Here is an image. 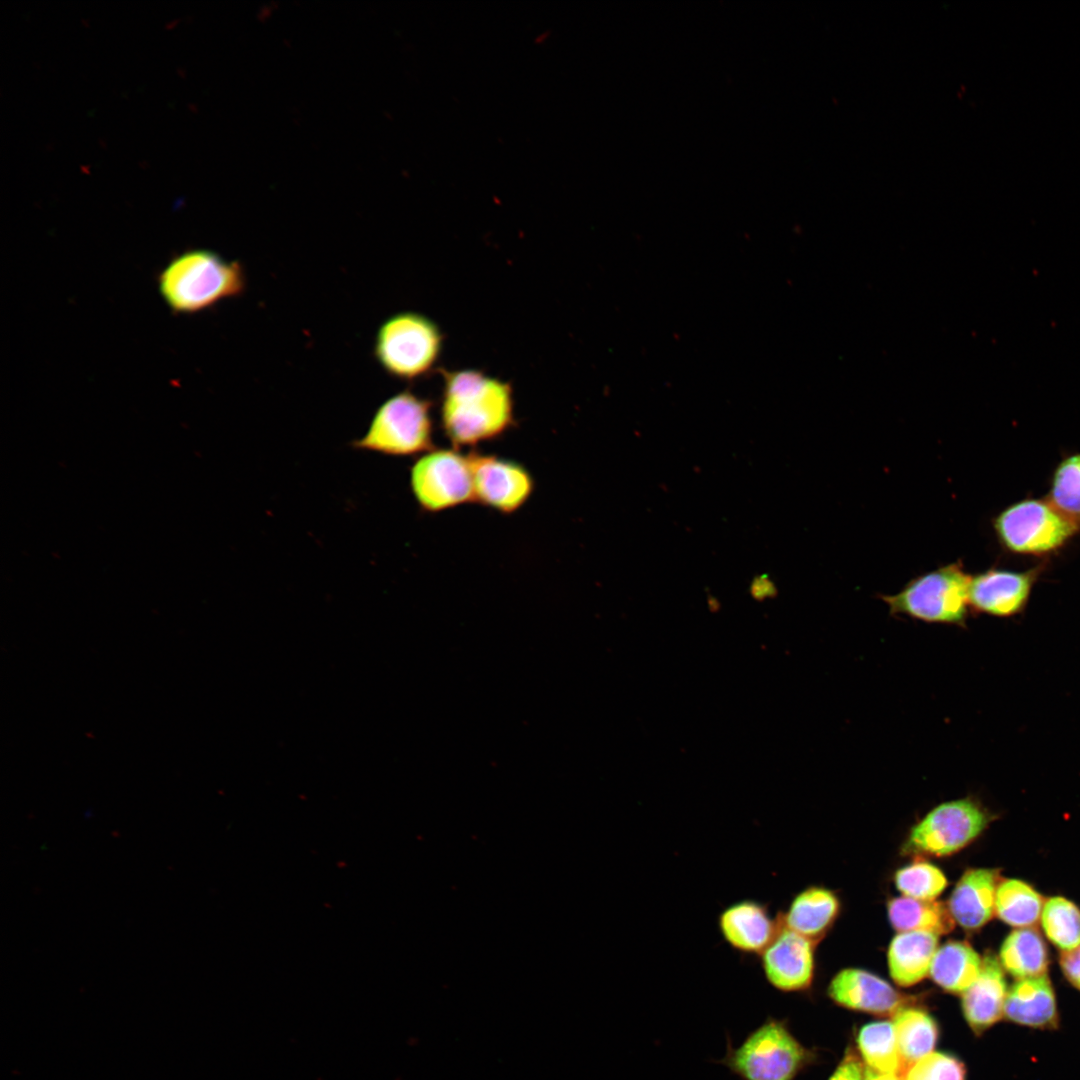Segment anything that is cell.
<instances>
[{"mask_svg": "<svg viewBox=\"0 0 1080 1080\" xmlns=\"http://www.w3.org/2000/svg\"><path fill=\"white\" fill-rule=\"evenodd\" d=\"M440 423L456 449L503 436L515 424L511 384L476 369L443 371Z\"/></svg>", "mask_w": 1080, "mask_h": 1080, "instance_id": "obj_1", "label": "cell"}, {"mask_svg": "<svg viewBox=\"0 0 1080 1080\" xmlns=\"http://www.w3.org/2000/svg\"><path fill=\"white\" fill-rule=\"evenodd\" d=\"M156 281L162 300L176 315L200 313L241 296L247 288L246 271L239 261L204 248L175 255Z\"/></svg>", "mask_w": 1080, "mask_h": 1080, "instance_id": "obj_2", "label": "cell"}, {"mask_svg": "<svg viewBox=\"0 0 1080 1080\" xmlns=\"http://www.w3.org/2000/svg\"><path fill=\"white\" fill-rule=\"evenodd\" d=\"M813 1057L785 1019L768 1016L737 1046L726 1033V1052L714 1062L726 1067L739 1080H795Z\"/></svg>", "mask_w": 1080, "mask_h": 1080, "instance_id": "obj_3", "label": "cell"}, {"mask_svg": "<svg viewBox=\"0 0 1080 1080\" xmlns=\"http://www.w3.org/2000/svg\"><path fill=\"white\" fill-rule=\"evenodd\" d=\"M443 334L429 317L418 312H399L378 328L373 354L391 377L412 381L428 375L439 360Z\"/></svg>", "mask_w": 1080, "mask_h": 1080, "instance_id": "obj_4", "label": "cell"}, {"mask_svg": "<svg viewBox=\"0 0 1080 1080\" xmlns=\"http://www.w3.org/2000/svg\"><path fill=\"white\" fill-rule=\"evenodd\" d=\"M431 401L405 390L384 401L354 448L388 456H414L434 449Z\"/></svg>", "mask_w": 1080, "mask_h": 1080, "instance_id": "obj_5", "label": "cell"}, {"mask_svg": "<svg viewBox=\"0 0 1080 1080\" xmlns=\"http://www.w3.org/2000/svg\"><path fill=\"white\" fill-rule=\"evenodd\" d=\"M971 577L959 563H952L912 579L896 594L880 597L891 614L962 626L968 615Z\"/></svg>", "mask_w": 1080, "mask_h": 1080, "instance_id": "obj_6", "label": "cell"}, {"mask_svg": "<svg viewBox=\"0 0 1080 1080\" xmlns=\"http://www.w3.org/2000/svg\"><path fill=\"white\" fill-rule=\"evenodd\" d=\"M1000 544L1009 552L1043 556L1062 548L1080 527L1047 499H1023L1002 510L993 522Z\"/></svg>", "mask_w": 1080, "mask_h": 1080, "instance_id": "obj_7", "label": "cell"}, {"mask_svg": "<svg viewBox=\"0 0 1080 1080\" xmlns=\"http://www.w3.org/2000/svg\"><path fill=\"white\" fill-rule=\"evenodd\" d=\"M410 487L417 504L429 513L474 502L469 454L456 448L422 454L411 467Z\"/></svg>", "mask_w": 1080, "mask_h": 1080, "instance_id": "obj_8", "label": "cell"}, {"mask_svg": "<svg viewBox=\"0 0 1080 1080\" xmlns=\"http://www.w3.org/2000/svg\"><path fill=\"white\" fill-rule=\"evenodd\" d=\"M987 811L969 797L943 802L912 827L905 853L947 856L956 853L985 829Z\"/></svg>", "mask_w": 1080, "mask_h": 1080, "instance_id": "obj_9", "label": "cell"}, {"mask_svg": "<svg viewBox=\"0 0 1080 1080\" xmlns=\"http://www.w3.org/2000/svg\"><path fill=\"white\" fill-rule=\"evenodd\" d=\"M469 454L474 502L502 514H512L527 503L535 483L520 463L492 454Z\"/></svg>", "mask_w": 1080, "mask_h": 1080, "instance_id": "obj_10", "label": "cell"}, {"mask_svg": "<svg viewBox=\"0 0 1080 1080\" xmlns=\"http://www.w3.org/2000/svg\"><path fill=\"white\" fill-rule=\"evenodd\" d=\"M814 945L781 925L774 940L759 957L767 983L784 993L808 990L815 971Z\"/></svg>", "mask_w": 1080, "mask_h": 1080, "instance_id": "obj_11", "label": "cell"}, {"mask_svg": "<svg viewBox=\"0 0 1080 1080\" xmlns=\"http://www.w3.org/2000/svg\"><path fill=\"white\" fill-rule=\"evenodd\" d=\"M724 942L744 957L759 958L778 934L779 916L773 918L769 905L756 899H741L727 905L717 917Z\"/></svg>", "mask_w": 1080, "mask_h": 1080, "instance_id": "obj_12", "label": "cell"}, {"mask_svg": "<svg viewBox=\"0 0 1080 1080\" xmlns=\"http://www.w3.org/2000/svg\"><path fill=\"white\" fill-rule=\"evenodd\" d=\"M1040 568L1027 571L989 569L971 577L969 607L979 613L1011 617L1025 608Z\"/></svg>", "mask_w": 1080, "mask_h": 1080, "instance_id": "obj_13", "label": "cell"}, {"mask_svg": "<svg viewBox=\"0 0 1080 1080\" xmlns=\"http://www.w3.org/2000/svg\"><path fill=\"white\" fill-rule=\"evenodd\" d=\"M828 995L842 1007L882 1016H893L910 1003L888 982L858 968L839 971L829 984Z\"/></svg>", "mask_w": 1080, "mask_h": 1080, "instance_id": "obj_14", "label": "cell"}, {"mask_svg": "<svg viewBox=\"0 0 1080 1080\" xmlns=\"http://www.w3.org/2000/svg\"><path fill=\"white\" fill-rule=\"evenodd\" d=\"M1007 993L1000 962L987 954L977 979L961 994L963 1015L975 1034L983 1033L1004 1016Z\"/></svg>", "mask_w": 1080, "mask_h": 1080, "instance_id": "obj_15", "label": "cell"}, {"mask_svg": "<svg viewBox=\"0 0 1080 1080\" xmlns=\"http://www.w3.org/2000/svg\"><path fill=\"white\" fill-rule=\"evenodd\" d=\"M998 883V872L994 869L967 870L947 903L955 923L966 930H976L985 925L995 912Z\"/></svg>", "mask_w": 1080, "mask_h": 1080, "instance_id": "obj_16", "label": "cell"}, {"mask_svg": "<svg viewBox=\"0 0 1080 1080\" xmlns=\"http://www.w3.org/2000/svg\"><path fill=\"white\" fill-rule=\"evenodd\" d=\"M1004 1016L1012 1022L1041 1029L1058 1024L1055 996L1047 975L1018 979L1007 993Z\"/></svg>", "mask_w": 1080, "mask_h": 1080, "instance_id": "obj_17", "label": "cell"}, {"mask_svg": "<svg viewBox=\"0 0 1080 1080\" xmlns=\"http://www.w3.org/2000/svg\"><path fill=\"white\" fill-rule=\"evenodd\" d=\"M839 913V900L822 887H808L792 899L785 912L778 913L783 927L817 943Z\"/></svg>", "mask_w": 1080, "mask_h": 1080, "instance_id": "obj_18", "label": "cell"}, {"mask_svg": "<svg viewBox=\"0 0 1080 1080\" xmlns=\"http://www.w3.org/2000/svg\"><path fill=\"white\" fill-rule=\"evenodd\" d=\"M939 936L925 931L898 932L890 942L887 959L893 981L913 986L929 975Z\"/></svg>", "mask_w": 1080, "mask_h": 1080, "instance_id": "obj_19", "label": "cell"}, {"mask_svg": "<svg viewBox=\"0 0 1080 1080\" xmlns=\"http://www.w3.org/2000/svg\"><path fill=\"white\" fill-rule=\"evenodd\" d=\"M981 967L982 959L968 943L951 940L938 947L929 976L943 990L962 994L977 979Z\"/></svg>", "mask_w": 1080, "mask_h": 1080, "instance_id": "obj_20", "label": "cell"}, {"mask_svg": "<svg viewBox=\"0 0 1080 1080\" xmlns=\"http://www.w3.org/2000/svg\"><path fill=\"white\" fill-rule=\"evenodd\" d=\"M888 918L898 932L925 931L938 936L951 932L955 921L947 904L936 900L896 897L888 902Z\"/></svg>", "mask_w": 1080, "mask_h": 1080, "instance_id": "obj_21", "label": "cell"}, {"mask_svg": "<svg viewBox=\"0 0 1080 1080\" xmlns=\"http://www.w3.org/2000/svg\"><path fill=\"white\" fill-rule=\"evenodd\" d=\"M999 958L1002 968L1018 979L1046 974L1047 948L1041 935L1033 928L1012 931L1002 943Z\"/></svg>", "mask_w": 1080, "mask_h": 1080, "instance_id": "obj_22", "label": "cell"}, {"mask_svg": "<svg viewBox=\"0 0 1080 1080\" xmlns=\"http://www.w3.org/2000/svg\"><path fill=\"white\" fill-rule=\"evenodd\" d=\"M892 1023L904 1064H912L933 1052L939 1030L926 1010L904 1005L892 1016Z\"/></svg>", "mask_w": 1080, "mask_h": 1080, "instance_id": "obj_23", "label": "cell"}, {"mask_svg": "<svg viewBox=\"0 0 1080 1080\" xmlns=\"http://www.w3.org/2000/svg\"><path fill=\"white\" fill-rule=\"evenodd\" d=\"M1041 895L1027 883L1017 879L999 881L995 894V913L1013 927L1034 925L1043 909Z\"/></svg>", "mask_w": 1080, "mask_h": 1080, "instance_id": "obj_24", "label": "cell"}, {"mask_svg": "<svg viewBox=\"0 0 1080 1080\" xmlns=\"http://www.w3.org/2000/svg\"><path fill=\"white\" fill-rule=\"evenodd\" d=\"M857 1045L866 1067L897 1075L904 1070L892 1022L876 1021L864 1025L858 1032Z\"/></svg>", "mask_w": 1080, "mask_h": 1080, "instance_id": "obj_25", "label": "cell"}, {"mask_svg": "<svg viewBox=\"0 0 1080 1080\" xmlns=\"http://www.w3.org/2000/svg\"><path fill=\"white\" fill-rule=\"evenodd\" d=\"M1041 922L1048 939L1059 949L1070 951L1080 945V909L1062 897L1048 899Z\"/></svg>", "mask_w": 1080, "mask_h": 1080, "instance_id": "obj_26", "label": "cell"}, {"mask_svg": "<svg viewBox=\"0 0 1080 1080\" xmlns=\"http://www.w3.org/2000/svg\"><path fill=\"white\" fill-rule=\"evenodd\" d=\"M1046 499L1080 527V453L1065 457L1056 466Z\"/></svg>", "mask_w": 1080, "mask_h": 1080, "instance_id": "obj_27", "label": "cell"}, {"mask_svg": "<svg viewBox=\"0 0 1080 1080\" xmlns=\"http://www.w3.org/2000/svg\"><path fill=\"white\" fill-rule=\"evenodd\" d=\"M894 882L903 896L927 901L936 900L948 884L942 870L925 861H917L897 870Z\"/></svg>", "mask_w": 1080, "mask_h": 1080, "instance_id": "obj_28", "label": "cell"}, {"mask_svg": "<svg viewBox=\"0 0 1080 1080\" xmlns=\"http://www.w3.org/2000/svg\"><path fill=\"white\" fill-rule=\"evenodd\" d=\"M903 1080H966L963 1062L950 1054L931 1052L905 1068Z\"/></svg>", "mask_w": 1080, "mask_h": 1080, "instance_id": "obj_29", "label": "cell"}, {"mask_svg": "<svg viewBox=\"0 0 1080 1080\" xmlns=\"http://www.w3.org/2000/svg\"><path fill=\"white\" fill-rule=\"evenodd\" d=\"M864 1075L865 1067L860 1059L851 1050H847L829 1080H864Z\"/></svg>", "mask_w": 1080, "mask_h": 1080, "instance_id": "obj_30", "label": "cell"}, {"mask_svg": "<svg viewBox=\"0 0 1080 1080\" xmlns=\"http://www.w3.org/2000/svg\"><path fill=\"white\" fill-rule=\"evenodd\" d=\"M1060 965L1069 982L1080 990V945L1073 950L1062 952Z\"/></svg>", "mask_w": 1080, "mask_h": 1080, "instance_id": "obj_31", "label": "cell"}, {"mask_svg": "<svg viewBox=\"0 0 1080 1080\" xmlns=\"http://www.w3.org/2000/svg\"><path fill=\"white\" fill-rule=\"evenodd\" d=\"M864 1080H901L899 1075L894 1073H886L873 1070L869 1067H865Z\"/></svg>", "mask_w": 1080, "mask_h": 1080, "instance_id": "obj_32", "label": "cell"}]
</instances>
